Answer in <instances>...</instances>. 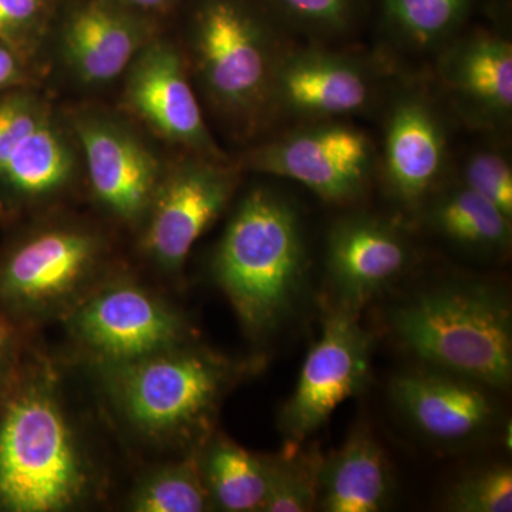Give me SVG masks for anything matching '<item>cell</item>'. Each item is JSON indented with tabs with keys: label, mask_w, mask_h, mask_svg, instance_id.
Here are the masks:
<instances>
[{
	"label": "cell",
	"mask_w": 512,
	"mask_h": 512,
	"mask_svg": "<svg viewBox=\"0 0 512 512\" xmlns=\"http://www.w3.org/2000/svg\"><path fill=\"white\" fill-rule=\"evenodd\" d=\"M64 382L35 336L0 392V512L83 511L109 494V468Z\"/></svg>",
	"instance_id": "6da1fadb"
},
{
	"label": "cell",
	"mask_w": 512,
	"mask_h": 512,
	"mask_svg": "<svg viewBox=\"0 0 512 512\" xmlns=\"http://www.w3.org/2000/svg\"><path fill=\"white\" fill-rule=\"evenodd\" d=\"M244 367L197 340L126 365L94 369L104 412L128 443L158 458L194 453Z\"/></svg>",
	"instance_id": "7a4b0ae2"
},
{
	"label": "cell",
	"mask_w": 512,
	"mask_h": 512,
	"mask_svg": "<svg viewBox=\"0 0 512 512\" xmlns=\"http://www.w3.org/2000/svg\"><path fill=\"white\" fill-rule=\"evenodd\" d=\"M120 265L110 238L92 222L36 218L0 248V318L37 336L62 323Z\"/></svg>",
	"instance_id": "3957f363"
},
{
	"label": "cell",
	"mask_w": 512,
	"mask_h": 512,
	"mask_svg": "<svg viewBox=\"0 0 512 512\" xmlns=\"http://www.w3.org/2000/svg\"><path fill=\"white\" fill-rule=\"evenodd\" d=\"M291 42L258 0H192V72L211 110L238 136L266 130L275 69Z\"/></svg>",
	"instance_id": "277c9868"
},
{
	"label": "cell",
	"mask_w": 512,
	"mask_h": 512,
	"mask_svg": "<svg viewBox=\"0 0 512 512\" xmlns=\"http://www.w3.org/2000/svg\"><path fill=\"white\" fill-rule=\"evenodd\" d=\"M305 271L298 208L275 188H252L238 202L212 262L215 281L252 338L284 319Z\"/></svg>",
	"instance_id": "5b68a950"
},
{
	"label": "cell",
	"mask_w": 512,
	"mask_h": 512,
	"mask_svg": "<svg viewBox=\"0 0 512 512\" xmlns=\"http://www.w3.org/2000/svg\"><path fill=\"white\" fill-rule=\"evenodd\" d=\"M407 349L441 372L493 389L512 377V320L504 296L487 285H446L393 313Z\"/></svg>",
	"instance_id": "8992f818"
},
{
	"label": "cell",
	"mask_w": 512,
	"mask_h": 512,
	"mask_svg": "<svg viewBox=\"0 0 512 512\" xmlns=\"http://www.w3.org/2000/svg\"><path fill=\"white\" fill-rule=\"evenodd\" d=\"M74 356L89 370L126 365L197 340L164 291L120 265L63 320Z\"/></svg>",
	"instance_id": "52a82bcc"
},
{
	"label": "cell",
	"mask_w": 512,
	"mask_h": 512,
	"mask_svg": "<svg viewBox=\"0 0 512 512\" xmlns=\"http://www.w3.org/2000/svg\"><path fill=\"white\" fill-rule=\"evenodd\" d=\"M383 138L377 178L407 214L421 208L453 174L457 121L431 79L397 70L382 106Z\"/></svg>",
	"instance_id": "ba28073f"
},
{
	"label": "cell",
	"mask_w": 512,
	"mask_h": 512,
	"mask_svg": "<svg viewBox=\"0 0 512 512\" xmlns=\"http://www.w3.org/2000/svg\"><path fill=\"white\" fill-rule=\"evenodd\" d=\"M396 72L379 53L292 40L275 69L266 130L373 113Z\"/></svg>",
	"instance_id": "9c48e42d"
},
{
	"label": "cell",
	"mask_w": 512,
	"mask_h": 512,
	"mask_svg": "<svg viewBox=\"0 0 512 512\" xmlns=\"http://www.w3.org/2000/svg\"><path fill=\"white\" fill-rule=\"evenodd\" d=\"M239 168L301 184L329 204L350 205L377 180L379 148L350 120L315 121L249 148Z\"/></svg>",
	"instance_id": "30bf717a"
},
{
	"label": "cell",
	"mask_w": 512,
	"mask_h": 512,
	"mask_svg": "<svg viewBox=\"0 0 512 512\" xmlns=\"http://www.w3.org/2000/svg\"><path fill=\"white\" fill-rule=\"evenodd\" d=\"M76 174V153L50 104L25 87L0 93V221L59 200Z\"/></svg>",
	"instance_id": "8fae6325"
},
{
	"label": "cell",
	"mask_w": 512,
	"mask_h": 512,
	"mask_svg": "<svg viewBox=\"0 0 512 512\" xmlns=\"http://www.w3.org/2000/svg\"><path fill=\"white\" fill-rule=\"evenodd\" d=\"M237 168L227 160L188 153L171 167L138 229V249L164 279L178 278L192 247L227 210L238 187Z\"/></svg>",
	"instance_id": "7c38bea8"
},
{
	"label": "cell",
	"mask_w": 512,
	"mask_h": 512,
	"mask_svg": "<svg viewBox=\"0 0 512 512\" xmlns=\"http://www.w3.org/2000/svg\"><path fill=\"white\" fill-rule=\"evenodd\" d=\"M431 82L457 124L507 137L512 124V42L507 30L470 26L431 59Z\"/></svg>",
	"instance_id": "4fadbf2b"
},
{
	"label": "cell",
	"mask_w": 512,
	"mask_h": 512,
	"mask_svg": "<svg viewBox=\"0 0 512 512\" xmlns=\"http://www.w3.org/2000/svg\"><path fill=\"white\" fill-rule=\"evenodd\" d=\"M72 124L94 201L111 220L137 232L164 174L156 154L126 123L106 114L82 111Z\"/></svg>",
	"instance_id": "5bb4252c"
},
{
	"label": "cell",
	"mask_w": 512,
	"mask_h": 512,
	"mask_svg": "<svg viewBox=\"0 0 512 512\" xmlns=\"http://www.w3.org/2000/svg\"><path fill=\"white\" fill-rule=\"evenodd\" d=\"M370 348L372 340L356 312L339 306L330 313L282 412L281 427L291 443L318 431L339 404L362 389L369 376Z\"/></svg>",
	"instance_id": "9a60e30c"
},
{
	"label": "cell",
	"mask_w": 512,
	"mask_h": 512,
	"mask_svg": "<svg viewBox=\"0 0 512 512\" xmlns=\"http://www.w3.org/2000/svg\"><path fill=\"white\" fill-rule=\"evenodd\" d=\"M126 72L123 99L131 113L188 153L227 160L205 123L183 53L173 43L154 37Z\"/></svg>",
	"instance_id": "2e32d148"
},
{
	"label": "cell",
	"mask_w": 512,
	"mask_h": 512,
	"mask_svg": "<svg viewBox=\"0 0 512 512\" xmlns=\"http://www.w3.org/2000/svg\"><path fill=\"white\" fill-rule=\"evenodd\" d=\"M412 261V247L392 221L369 214L342 218L330 229L326 266L340 308L359 312L393 284Z\"/></svg>",
	"instance_id": "e0dca14e"
},
{
	"label": "cell",
	"mask_w": 512,
	"mask_h": 512,
	"mask_svg": "<svg viewBox=\"0 0 512 512\" xmlns=\"http://www.w3.org/2000/svg\"><path fill=\"white\" fill-rule=\"evenodd\" d=\"M154 37V23L146 13L113 0H76L64 13L60 46L82 82L104 84L126 73Z\"/></svg>",
	"instance_id": "ac0fdd59"
},
{
	"label": "cell",
	"mask_w": 512,
	"mask_h": 512,
	"mask_svg": "<svg viewBox=\"0 0 512 512\" xmlns=\"http://www.w3.org/2000/svg\"><path fill=\"white\" fill-rule=\"evenodd\" d=\"M392 394L421 433L447 443L477 436L494 417L493 403L481 384L444 372L396 377Z\"/></svg>",
	"instance_id": "d6986e66"
},
{
	"label": "cell",
	"mask_w": 512,
	"mask_h": 512,
	"mask_svg": "<svg viewBox=\"0 0 512 512\" xmlns=\"http://www.w3.org/2000/svg\"><path fill=\"white\" fill-rule=\"evenodd\" d=\"M480 0H372L379 55L403 70L404 64L433 59L470 25Z\"/></svg>",
	"instance_id": "ffe728a7"
},
{
	"label": "cell",
	"mask_w": 512,
	"mask_h": 512,
	"mask_svg": "<svg viewBox=\"0 0 512 512\" xmlns=\"http://www.w3.org/2000/svg\"><path fill=\"white\" fill-rule=\"evenodd\" d=\"M419 215L434 234L461 251L494 256L511 247L512 220L456 177L431 195Z\"/></svg>",
	"instance_id": "44dd1931"
},
{
	"label": "cell",
	"mask_w": 512,
	"mask_h": 512,
	"mask_svg": "<svg viewBox=\"0 0 512 512\" xmlns=\"http://www.w3.org/2000/svg\"><path fill=\"white\" fill-rule=\"evenodd\" d=\"M389 494V467L382 447L366 431H355L338 453L322 461L318 504L323 511H380Z\"/></svg>",
	"instance_id": "7402d4cb"
},
{
	"label": "cell",
	"mask_w": 512,
	"mask_h": 512,
	"mask_svg": "<svg viewBox=\"0 0 512 512\" xmlns=\"http://www.w3.org/2000/svg\"><path fill=\"white\" fill-rule=\"evenodd\" d=\"M202 481L214 510L261 511L269 487V458L212 433L197 451Z\"/></svg>",
	"instance_id": "603a6c76"
},
{
	"label": "cell",
	"mask_w": 512,
	"mask_h": 512,
	"mask_svg": "<svg viewBox=\"0 0 512 512\" xmlns=\"http://www.w3.org/2000/svg\"><path fill=\"white\" fill-rule=\"evenodd\" d=\"M197 451L158 458L156 463L144 468L127 491L124 508L131 512L214 510L202 481Z\"/></svg>",
	"instance_id": "cb8c5ba5"
},
{
	"label": "cell",
	"mask_w": 512,
	"mask_h": 512,
	"mask_svg": "<svg viewBox=\"0 0 512 512\" xmlns=\"http://www.w3.org/2000/svg\"><path fill=\"white\" fill-rule=\"evenodd\" d=\"M295 42H346L370 18L372 0H258Z\"/></svg>",
	"instance_id": "d4e9b609"
},
{
	"label": "cell",
	"mask_w": 512,
	"mask_h": 512,
	"mask_svg": "<svg viewBox=\"0 0 512 512\" xmlns=\"http://www.w3.org/2000/svg\"><path fill=\"white\" fill-rule=\"evenodd\" d=\"M454 161L457 180L476 191L478 195L512 220V163L510 150L501 136H487Z\"/></svg>",
	"instance_id": "484cf974"
},
{
	"label": "cell",
	"mask_w": 512,
	"mask_h": 512,
	"mask_svg": "<svg viewBox=\"0 0 512 512\" xmlns=\"http://www.w3.org/2000/svg\"><path fill=\"white\" fill-rule=\"evenodd\" d=\"M320 466L313 454L269 458V487L261 511H311L318 503Z\"/></svg>",
	"instance_id": "4316f807"
},
{
	"label": "cell",
	"mask_w": 512,
	"mask_h": 512,
	"mask_svg": "<svg viewBox=\"0 0 512 512\" xmlns=\"http://www.w3.org/2000/svg\"><path fill=\"white\" fill-rule=\"evenodd\" d=\"M55 5L56 0H0V42L26 62L42 42Z\"/></svg>",
	"instance_id": "83f0119b"
},
{
	"label": "cell",
	"mask_w": 512,
	"mask_h": 512,
	"mask_svg": "<svg viewBox=\"0 0 512 512\" xmlns=\"http://www.w3.org/2000/svg\"><path fill=\"white\" fill-rule=\"evenodd\" d=\"M447 507L458 512H510L511 468L494 466L464 478L448 494Z\"/></svg>",
	"instance_id": "f1b7e54d"
},
{
	"label": "cell",
	"mask_w": 512,
	"mask_h": 512,
	"mask_svg": "<svg viewBox=\"0 0 512 512\" xmlns=\"http://www.w3.org/2000/svg\"><path fill=\"white\" fill-rule=\"evenodd\" d=\"M35 336L26 335L8 320L0 318V392L15 375L20 360Z\"/></svg>",
	"instance_id": "f546056e"
},
{
	"label": "cell",
	"mask_w": 512,
	"mask_h": 512,
	"mask_svg": "<svg viewBox=\"0 0 512 512\" xmlns=\"http://www.w3.org/2000/svg\"><path fill=\"white\" fill-rule=\"evenodd\" d=\"M25 60L0 42V93L20 87L25 80Z\"/></svg>",
	"instance_id": "4dcf8cb0"
},
{
	"label": "cell",
	"mask_w": 512,
	"mask_h": 512,
	"mask_svg": "<svg viewBox=\"0 0 512 512\" xmlns=\"http://www.w3.org/2000/svg\"><path fill=\"white\" fill-rule=\"evenodd\" d=\"M113 2L150 15V13L160 12V10L174 8L181 0H113Z\"/></svg>",
	"instance_id": "1f68e13d"
}]
</instances>
